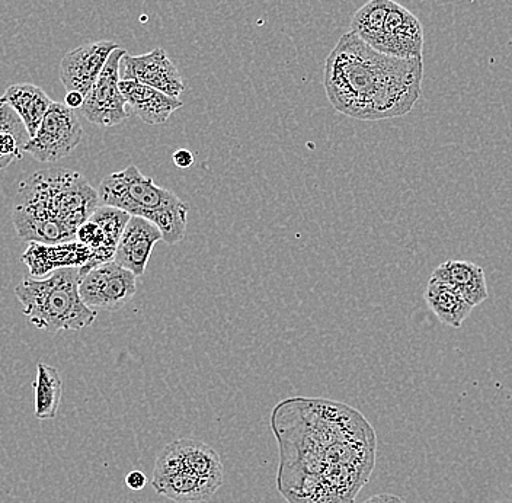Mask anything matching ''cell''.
Returning <instances> with one entry per match:
<instances>
[{
    "mask_svg": "<svg viewBox=\"0 0 512 503\" xmlns=\"http://www.w3.org/2000/svg\"><path fill=\"white\" fill-rule=\"evenodd\" d=\"M31 136L19 115L0 102V171L21 160Z\"/></svg>",
    "mask_w": 512,
    "mask_h": 503,
    "instance_id": "cell-20",
    "label": "cell"
},
{
    "mask_svg": "<svg viewBox=\"0 0 512 503\" xmlns=\"http://www.w3.org/2000/svg\"><path fill=\"white\" fill-rule=\"evenodd\" d=\"M98 194L101 205L117 207L131 217L152 221L162 232L166 245H176L187 233L190 205L169 189L156 185L137 166L130 165L124 171L105 176Z\"/></svg>",
    "mask_w": 512,
    "mask_h": 503,
    "instance_id": "cell-4",
    "label": "cell"
},
{
    "mask_svg": "<svg viewBox=\"0 0 512 503\" xmlns=\"http://www.w3.org/2000/svg\"><path fill=\"white\" fill-rule=\"evenodd\" d=\"M136 278L117 262H105L82 275L80 297L91 309L117 312L136 296Z\"/></svg>",
    "mask_w": 512,
    "mask_h": 503,
    "instance_id": "cell-8",
    "label": "cell"
},
{
    "mask_svg": "<svg viewBox=\"0 0 512 503\" xmlns=\"http://www.w3.org/2000/svg\"><path fill=\"white\" fill-rule=\"evenodd\" d=\"M175 444L188 470L197 474L201 479L208 480L222 488V458L210 445L194 440V438H181V440H176Z\"/></svg>",
    "mask_w": 512,
    "mask_h": 503,
    "instance_id": "cell-19",
    "label": "cell"
},
{
    "mask_svg": "<svg viewBox=\"0 0 512 503\" xmlns=\"http://www.w3.org/2000/svg\"><path fill=\"white\" fill-rule=\"evenodd\" d=\"M174 163L178 168L188 169L191 168L192 163H194V155L187 149L178 150V152L174 153Z\"/></svg>",
    "mask_w": 512,
    "mask_h": 503,
    "instance_id": "cell-23",
    "label": "cell"
},
{
    "mask_svg": "<svg viewBox=\"0 0 512 503\" xmlns=\"http://www.w3.org/2000/svg\"><path fill=\"white\" fill-rule=\"evenodd\" d=\"M374 50L399 59H416L424 51V27L411 11L390 0Z\"/></svg>",
    "mask_w": 512,
    "mask_h": 503,
    "instance_id": "cell-9",
    "label": "cell"
},
{
    "mask_svg": "<svg viewBox=\"0 0 512 503\" xmlns=\"http://www.w3.org/2000/svg\"><path fill=\"white\" fill-rule=\"evenodd\" d=\"M83 128L75 110L53 102L37 134L25 146V153L41 163H54L72 155L82 142Z\"/></svg>",
    "mask_w": 512,
    "mask_h": 503,
    "instance_id": "cell-6",
    "label": "cell"
},
{
    "mask_svg": "<svg viewBox=\"0 0 512 503\" xmlns=\"http://www.w3.org/2000/svg\"><path fill=\"white\" fill-rule=\"evenodd\" d=\"M159 240H163L162 232L152 221L131 217L115 252L114 261L133 272L136 277H142Z\"/></svg>",
    "mask_w": 512,
    "mask_h": 503,
    "instance_id": "cell-12",
    "label": "cell"
},
{
    "mask_svg": "<svg viewBox=\"0 0 512 503\" xmlns=\"http://www.w3.org/2000/svg\"><path fill=\"white\" fill-rule=\"evenodd\" d=\"M425 303L428 309L437 316L443 325L450 328H462L467 317L470 316L475 307L469 303L462 294L457 293L450 285L441 283V281L430 278L425 290Z\"/></svg>",
    "mask_w": 512,
    "mask_h": 503,
    "instance_id": "cell-17",
    "label": "cell"
},
{
    "mask_svg": "<svg viewBox=\"0 0 512 503\" xmlns=\"http://www.w3.org/2000/svg\"><path fill=\"white\" fill-rule=\"evenodd\" d=\"M121 79L136 80L174 98H179L185 91L181 73L160 47L142 56L127 53L121 60Z\"/></svg>",
    "mask_w": 512,
    "mask_h": 503,
    "instance_id": "cell-10",
    "label": "cell"
},
{
    "mask_svg": "<svg viewBox=\"0 0 512 503\" xmlns=\"http://www.w3.org/2000/svg\"><path fill=\"white\" fill-rule=\"evenodd\" d=\"M121 94L126 98L128 107L149 126L165 124L168 118L179 108L184 107L181 99L163 94L136 80H120Z\"/></svg>",
    "mask_w": 512,
    "mask_h": 503,
    "instance_id": "cell-14",
    "label": "cell"
},
{
    "mask_svg": "<svg viewBox=\"0 0 512 503\" xmlns=\"http://www.w3.org/2000/svg\"><path fill=\"white\" fill-rule=\"evenodd\" d=\"M34 415L40 421L56 418L62 402L63 381L59 371L40 362L37 365V378L34 381Z\"/></svg>",
    "mask_w": 512,
    "mask_h": 503,
    "instance_id": "cell-21",
    "label": "cell"
},
{
    "mask_svg": "<svg viewBox=\"0 0 512 503\" xmlns=\"http://www.w3.org/2000/svg\"><path fill=\"white\" fill-rule=\"evenodd\" d=\"M101 205L85 176L70 169L32 173L19 185L12 210L16 233L28 242H73L79 227Z\"/></svg>",
    "mask_w": 512,
    "mask_h": 503,
    "instance_id": "cell-3",
    "label": "cell"
},
{
    "mask_svg": "<svg viewBox=\"0 0 512 503\" xmlns=\"http://www.w3.org/2000/svg\"><path fill=\"white\" fill-rule=\"evenodd\" d=\"M363 503H405L402 498L396 495H390V493H380V495L371 496L370 499Z\"/></svg>",
    "mask_w": 512,
    "mask_h": 503,
    "instance_id": "cell-25",
    "label": "cell"
},
{
    "mask_svg": "<svg viewBox=\"0 0 512 503\" xmlns=\"http://www.w3.org/2000/svg\"><path fill=\"white\" fill-rule=\"evenodd\" d=\"M280 450L277 489L288 503H354L376 466L377 438L363 413L319 397L272 410Z\"/></svg>",
    "mask_w": 512,
    "mask_h": 503,
    "instance_id": "cell-1",
    "label": "cell"
},
{
    "mask_svg": "<svg viewBox=\"0 0 512 503\" xmlns=\"http://www.w3.org/2000/svg\"><path fill=\"white\" fill-rule=\"evenodd\" d=\"M2 104L9 105L19 115L31 139L37 134L38 128L46 117L48 108L53 101L50 96L32 83H15L0 96Z\"/></svg>",
    "mask_w": 512,
    "mask_h": 503,
    "instance_id": "cell-16",
    "label": "cell"
},
{
    "mask_svg": "<svg viewBox=\"0 0 512 503\" xmlns=\"http://www.w3.org/2000/svg\"><path fill=\"white\" fill-rule=\"evenodd\" d=\"M422 80V57L387 56L352 31L339 38L323 70V88L332 107L360 121L409 114L421 98Z\"/></svg>",
    "mask_w": 512,
    "mask_h": 503,
    "instance_id": "cell-2",
    "label": "cell"
},
{
    "mask_svg": "<svg viewBox=\"0 0 512 503\" xmlns=\"http://www.w3.org/2000/svg\"><path fill=\"white\" fill-rule=\"evenodd\" d=\"M120 47L112 41H96L73 48L60 63V79L67 91L88 95L112 53Z\"/></svg>",
    "mask_w": 512,
    "mask_h": 503,
    "instance_id": "cell-11",
    "label": "cell"
},
{
    "mask_svg": "<svg viewBox=\"0 0 512 503\" xmlns=\"http://www.w3.org/2000/svg\"><path fill=\"white\" fill-rule=\"evenodd\" d=\"M80 268H62L46 280L27 278L15 288L22 313L40 331H82L96 319V310L80 297Z\"/></svg>",
    "mask_w": 512,
    "mask_h": 503,
    "instance_id": "cell-5",
    "label": "cell"
},
{
    "mask_svg": "<svg viewBox=\"0 0 512 503\" xmlns=\"http://www.w3.org/2000/svg\"><path fill=\"white\" fill-rule=\"evenodd\" d=\"M126 485L128 489L136 490V492L137 490L146 488V474L139 472V470H134V472L128 473L126 477Z\"/></svg>",
    "mask_w": 512,
    "mask_h": 503,
    "instance_id": "cell-22",
    "label": "cell"
},
{
    "mask_svg": "<svg viewBox=\"0 0 512 503\" xmlns=\"http://www.w3.org/2000/svg\"><path fill=\"white\" fill-rule=\"evenodd\" d=\"M127 51L118 47L111 54L104 70L85 96L82 111L89 123L99 127H115L128 120L127 101L121 94V60Z\"/></svg>",
    "mask_w": 512,
    "mask_h": 503,
    "instance_id": "cell-7",
    "label": "cell"
},
{
    "mask_svg": "<svg viewBox=\"0 0 512 503\" xmlns=\"http://www.w3.org/2000/svg\"><path fill=\"white\" fill-rule=\"evenodd\" d=\"M431 277L450 285L457 293L462 294L473 307L488 300L489 290L485 271L478 264L450 259L435 268Z\"/></svg>",
    "mask_w": 512,
    "mask_h": 503,
    "instance_id": "cell-15",
    "label": "cell"
},
{
    "mask_svg": "<svg viewBox=\"0 0 512 503\" xmlns=\"http://www.w3.org/2000/svg\"><path fill=\"white\" fill-rule=\"evenodd\" d=\"M91 256V249L78 240L59 245L30 242V248L25 251L22 261L30 267L32 277H38L57 269L85 267Z\"/></svg>",
    "mask_w": 512,
    "mask_h": 503,
    "instance_id": "cell-13",
    "label": "cell"
},
{
    "mask_svg": "<svg viewBox=\"0 0 512 503\" xmlns=\"http://www.w3.org/2000/svg\"><path fill=\"white\" fill-rule=\"evenodd\" d=\"M83 101H85V96L76 91L67 92L66 98H64V104H66L67 107L72 108V110L82 108Z\"/></svg>",
    "mask_w": 512,
    "mask_h": 503,
    "instance_id": "cell-24",
    "label": "cell"
},
{
    "mask_svg": "<svg viewBox=\"0 0 512 503\" xmlns=\"http://www.w3.org/2000/svg\"><path fill=\"white\" fill-rule=\"evenodd\" d=\"M153 489L160 496L178 503H197L211 499L220 486L201 479L191 470H179L169 476L152 479Z\"/></svg>",
    "mask_w": 512,
    "mask_h": 503,
    "instance_id": "cell-18",
    "label": "cell"
}]
</instances>
